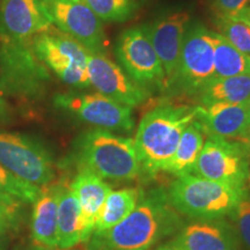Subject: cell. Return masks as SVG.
<instances>
[{
    "instance_id": "7a4b0ae2",
    "label": "cell",
    "mask_w": 250,
    "mask_h": 250,
    "mask_svg": "<svg viewBox=\"0 0 250 250\" xmlns=\"http://www.w3.org/2000/svg\"><path fill=\"white\" fill-rule=\"evenodd\" d=\"M197 105H160L140 121L134 137L142 173L153 177L165 171L173 158L183 131L196 120Z\"/></svg>"
},
{
    "instance_id": "8992f818",
    "label": "cell",
    "mask_w": 250,
    "mask_h": 250,
    "mask_svg": "<svg viewBox=\"0 0 250 250\" xmlns=\"http://www.w3.org/2000/svg\"><path fill=\"white\" fill-rule=\"evenodd\" d=\"M34 52L62 83L78 88L90 86L87 62L90 52L52 24L31 40Z\"/></svg>"
},
{
    "instance_id": "6da1fadb",
    "label": "cell",
    "mask_w": 250,
    "mask_h": 250,
    "mask_svg": "<svg viewBox=\"0 0 250 250\" xmlns=\"http://www.w3.org/2000/svg\"><path fill=\"white\" fill-rule=\"evenodd\" d=\"M183 226L167 191L155 188L142 192L138 204L123 221L104 232H94L88 240V250H149L179 233Z\"/></svg>"
},
{
    "instance_id": "7c38bea8",
    "label": "cell",
    "mask_w": 250,
    "mask_h": 250,
    "mask_svg": "<svg viewBox=\"0 0 250 250\" xmlns=\"http://www.w3.org/2000/svg\"><path fill=\"white\" fill-rule=\"evenodd\" d=\"M52 24L71 36L90 54L102 52L105 35L102 21L83 0H43Z\"/></svg>"
},
{
    "instance_id": "83f0119b",
    "label": "cell",
    "mask_w": 250,
    "mask_h": 250,
    "mask_svg": "<svg viewBox=\"0 0 250 250\" xmlns=\"http://www.w3.org/2000/svg\"><path fill=\"white\" fill-rule=\"evenodd\" d=\"M233 220V226L235 228L240 241L250 250V192L248 191L237 203L234 210L229 214Z\"/></svg>"
},
{
    "instance_id": "836d02e7",
    "label": "cell",
    "mask_w": 250,
    "mask_h": 250,
    "mask_svg": "<svg viewBox=\"0 0 250 250\" xmlns=\"http://www.w3.org/2000/svg\"><path fill=\"white\" fill-rule=\"evenodd\" d=\"M156 250H179V249L175 248V247L169 242V243H166V245L160 246Z\"/></svg>"
},
{
    "instance_id": "3957f363",
    "label": "cell",
    "mask_w": 250,
    "mask_h": 250,
    "mask_svg": "<svg viewBox=\"0 0 250 250\" xmlns=\"http://www.w3.org/2000/svg\"><path fill=\"white\" fill-rule=\"evenodd\" d=\"M72 161L101 179L132 181L142 174V166L132 139L108 130H92L78 137Z\"/></svg>"
},
{
    "instance_id": "30bf717a",
    "label": "cell",
    "mask_w": 250,
    "mask_h": 250,
    "mask_svg": "<svg viewBox=\"0 0 250 250\" xmlns=\"http://www.w3.org/2000/svg\"><path fill=\"white\" fill-rule=\"evenodd\" d=\"M55 105L102 130L129 133L134 127L132 110L101 93H67L55 96Z\"/></svg>"
},
{
    "instance_id": "484cf974",
    "label": "cell",
    "mask_w": 250,
    "mask_h": 250,
    "mask_svg": "<svg viewBox=\"0 0 250 250\" xmlns=\"http://www.w3.org/2000/svg\"><path fill=\"white\" fill-rule=\"evenodd\" d=\"M215 26L218 34L234 48L250 57V28L246 23L233 17L215 15Z\"/></svg>"
},
{
    "instance_id": "ab89813d",
    "label": "cell",
    "mask_w": 250,
    "mask_h": 250,
    "mask_svg": "<svg viewBox=\"0 0 250 250\" xmlns=\"http://www.w3.org/2000/svg\"><path fill=\"white\" fill-rule=\"evenodd\" d=\"M68 250H70V249H68Z\"/></svg>"
},
{
    "instance_id": "44dd1931",
    "label": "cell",
    "mask_w": 250,
    "mask_h": 250,
    "mask_svg": "<svg viewBox=\"0 0 250 250\" xmlns=\"http://www.w3.org/2000/svg\"><path fill=\"white\" fill-rule=\"evenodd\" d=\"M202 105L214 103L242 104L250 100V74L213 78L197 93Z\"/></svg>"
},
{
    "instance_id": "4316f807",
    "label": "cell",
    "mask_w": 250,
    "mask_h": 250,
    "mask_svg": "<svg viewBox=\"0 0 250 250\" xmlns=\"http://www.w3.org/2000/svg\"><path fill=\"white\" fill-rule=\"evenodd\" d=\"M0 191L34 204L40 195L41 188L18 179L0 166Z\"/></svg>"
},
{
    "instance_id": "ffe728a7",
    "label": "cell",
    "mask_w": 250,
    "mask_h": 250,
    "mask_svg": "<svg viewBox=\"0 0 250 250\" xmlns=\"http://www.w3.org/2000/svg\"><path fill=\"white\" fill-rule=\"evenodd\" d=\"M81 208L71 184L58 183L57 234L58 248L72 249L81 242Z\"/></svg>"
},
{
    "instance_id": "d6986e66",
    "label": "cell",
    "mask_w": 250,
    "mask_h": 250,
    "mask_svg": "<svg viewBox=\"0 0 250 250\" xmlns=\"http://www.w3.org/2000/svg\"><path fill=\"white\" fill-rule=\"evenodd\" d=\"M57 212L58 184L42 187L34 203L31 217V235L40 249L54 250L58 248Z\"/></svg>"
},
{
    "instance_id": "ac0fdd59",
    "label": "cell",
    "mask_w": 250,
    "mask_h": 250,
    "mask_svg": "<svg viewBox=\"0 0 250 250\" xmlns=\"http://www.w3.org/2000/svg\"><path fill=\"white\" fill-rule=\"evenodd\" d=\"M81 208V242H88L95 228L105 199L111 188L103 179L86 168H78V173L71 182Z\"/></svg>"
},
{
    "instance_id": "f35d334b",
    "label": "cell",
    "mask_w": 250,
    "mask_h": 250,
    "mask_svg": "<svg viewBox=\"0 0 250 250\" xmlns=\"http://www.w3.org/2000/svg\"><path fill=\"white\" fill-rule=\"evenodd\" d=\"M248 152H249V156H250V148L248 149Z\"/></svg>"
},
{
    "instance_id": "52a82bcc",
    "label": "cell",
    "mask_w": 250,
    "mask_h": 250,
    "mask_svg": "<svg viewBox=\"0 0 250 250\" xmlns=\"http://www.w3.org/2000/svg\"><path fill=\"white\" fill-rule=\"evenodd\" d=\"M0 166L18 179L40 188L55 179L50 152L39 140L21 133L0 131Z\"/></svg>"
},
{
    "instance_id": "2e32d148",
    "label": "cell",
    "mask_w": 250,
    "mask_h": 250,
    "mask_svg": "<svg viewBox=\"0 0 250 250\" xmlns=\"http://www.w3.org/2000/svg\"><path fill=\"white\" fill-rule=\"evenodd\" d=\"M195 121L205 136L243 144L249 127V111L247 103L197 105Z\"/></svg>"
},
{
    "instance_id": "9a60e30c",
    "label": "cell",
    "mask_w": 250,
    "mask_h": 250,
    "mask_svg": "<svg viewBox=\"0 0 250 250\" xmlns=\"http://www.w3.org/2000/svg\"><path fill=\"white\" fill-rule=\"evenodd\" d=\"M190 13L177 11L145 26L166 76V87L170 83L179 64L181 49L190 21Z\"/></svg>"
},
{
    "instance_id": "603a6c76",
    "label": "cell",
    "mask_w": 250,
    "mask_h": 250,
    "mask_svg": "<svg viewBox=\"0 0 250 250\" xmlns=\"http://www.w3.org/2000/svg\"><path fill=\"white\" fill-rule=\"evenodd\" d=\"M142 192L137 188H127L109 193L94 232H104L123 221L138 204Z\"/></svg>"
},
{
    "instance_id": "5b68a950",
    "label": "cell",
    "mask_w": 250,
    "mask_h": 250,
    "mask_svg": "<svg viewBox=\"0 0 250 250\" xmlns=\"http://www.w3.org/2000/svg\"><path fill=\"white\" fill-rule=\"evenodd\" d=\"M50 81L48 67L37 58L30 41L1 40L0 90L19 99L40 98Z\"/></svg>"
},
{
    "instance_id": "1f68e13d",
    "label": "cell",
    "mask_w": 250,
    "mask_h": 250,
    "mask_svg": "<svg viewBox=\"0 0 250 250\" xmlns=\"http://www.w3.org/2000/svg\"><path fill=\"white\" fill-rule=\"evenodd\" d=\"M233 18L242 21L243 23H246L247 26L250 28V6H247V7L242 8L241 11L237 12L235 15H233Z\"/></svg>"
},
{
    "instance_id": "d6a6232c",
    "label": "cell",
    "mask_w": 250,
    "mask_h": 250,
    "mask_svg": "<svg viewBox=\"0 0 250 250\" xmlns=\"http://www.w3.org/2000/svg\"><path fill=\"white\" fill-rule=\"evenodd\" d=\"M247 107H248V111H249V127H248V132H247V137H246L245 143H243V145L246 146L247 151H248L250 148V100L248 101V103H247Z\"/></svg>"
},
{
    "instance_id": "9c48e42d",
    "label": "cell",
    "mask_w": 250,
    "mask_h": 250,
    "mask_svg": "<svg viewBox=\"0 0 250 250\" xmlns=\"http://www.w3.org/2000/svg\"><path fill=\"white\" fill-rule=\"evenodd\" d=\"M191 174L215 182L248 188L249 153L242 143L208 137Z\"/></svg>"
},
{
    "instance_id": "7402d4cb",
    "label": "cell",
    "mask_w": 250,
    "mask_h": 250,
    "mask_svg": "<svg viewBox=\"0 0 250 250\" xmlns=\"http://www.w3.org/2000/svg\"><path fill=\"white\" fill-rule=\"evenodd\" d=\"M205 137V133L196 121L188 125L183 131L173 158L166 166V173L175 175L176 177L191 174L193 166L204 145Z\"/></svg>"
},
{
    "instance_id": "e575fe53",
    "label": "cell",
    "mask_w": 250,
    "mask_h": 250,
    "mask_svg": "<svg viewBox=\"0 0 250 250\" xmlns=\"http://www.w3.org/2000/svg\"><path fill=\"white\" fill-rule=\"evenodd\" d=\"M4 112H5V103H4V101H2L1 96H0V116H1Z\"/></svg>"
},
{
    "instance_id": "8fae6325",
    "label": "cell",
    "mask_w": 250,
    "mask_h": 250,
    "mask_svg": "<svg viewBox=\"0 0 250 250\" xmlns=\"http://www.w3.org/2000/svg\"><path fill=\"white\" fill-rule=\"evenodd\" d=\"M117 61L125 73L143 87H166V76L145 26L124 30L116 43Z\"/></svg>"
},
{
    "instance_id": "4dcf8cb0",
    "label": "cell",
    "mask_w": 250,
    "mask_h": 250,
    "mask_svg": "<svg viewBox=\"0 0 250 250\" xmlns=\"http://www.w3.org/2000/svg\"><path fill=\"white\" fill-rule=\"evenodd\" d=\"M17 223L13 220H11V219H8L7 217H5V215H1L0 214V234H4L7 232V230L12 229V228H14L17 226Z\"/></svg>"
},
{
    "instance_id": "d590c367",
    "label": "cell",
    "mask_w": 250,
    "mask_h": 250,
    "mask_svg": "<svg viewBox=\"0 0 250 250\" xmlns=\"http://www.w3.org/2000/svg\"><path fill=\"white\" fill-rule=\"evenodd\" d=\"M1 235V234H0ZM0 250H4V243H2V239L0 237Z\"/></svg>"
},
{
    "instance_id": "5bb4252c",
    "label": "cell",
    "mask_w": 250,
    "mask_h": 250,
    "mask_svg": "<svg viewBox=\"0 0 250 250\" xmlns=\"http://www.w3.org/2000/svg\"><path fill=\"white\" fill-rule=\"evenodd\" d=\"M52 26L43 0H1L0 40L30 41Z\"/></svg>"
},
{
    "instance_id": "d4e9b609",
    "label": "cell",
    "mask_w": 250,
    "mask_h": 250,
    "mask_svg": "<svg viewBox=\"0 0 250 250\" xmlns=\"http://www.w3.org/2000/svg\"><path fill=\"white\" fill-rule=\"evenodd\" d=\"M101 21L123 22L136 11L134 0H83Z\"/></svg>"
},
{
    "instance_id": "cb8c5ba5",
    "label": "cell",
    "mask_w": 250,
    "mask_h": 250,
    "mask_svg": "<svg viewBox=\"0 0 250 250\" xmlns=\"http://www.w3.org/2000/svg\"><path fill=\"white\" fill-rule=\"evenodd\" d=\"M250 74V57L214 33V78Z\"/></svg>"
},
{
    "instance_id": "e0dca14e",
    "label": "cell",
    "mask_w": 250,
    "mask_h": 250,
    "mask_svg": "<svg viewBox=\"0 0 250 250\" xmlns=\"http://www.w3.org/2000/svg\"><path fill=\"white\" fill-rule=\"evenodd\" d=\"M239 241L232 224L215 219L186 225L170 243L179 250H239Z\"/></svg>"
},
{
    "instance_id": "f1b7e54d",
    "label": "cell",
    "mask_w": 250,
    "mask_h": 250,
    "mask_svg": "<svg viewBox=\"0 0 250 250\" xmlns=\"http://www.w3.org/2000/svg\"><path fill=\"white\" fill-rule=\"evenodd\" d=\"M21 203L15 196L0 191V214L5 215L11 220L19 223Z\"/></svg>"
},
{
    "instance_id": "4fadbf2b",
    "label": "cell",
    "mask_w": 250,
    "mask_h": 250,
    "mask_svg": "<svg viewBox=\"0 0 250 250\" xmlns=\"http://www.w3.org/2000/svg\"><path fill=\"white\" fill-rule=\"evenodd\" d=\"M87 73L90 86L99 93L130 108L138 107L149 96L147 88L134 83L120 65L102 52L89 54Z\"/></svg>"
},
{
    "instance_id": "277c9868",
    "label": "cell",
    "mask_w": 250,
    "mask_h": 250,
    "mask_svg": "<svg viewBox=\"0 0 250 250\" xmlns=\"http://www.w3.org/2000/svg\"><path fill=\"white\" fill-rule=\"evenodd\" d=\"M248 191V188L187 174L170 183L167 196L179 213L197 220H215L229 215Z\"/></svg>"
},
{
    "instance_id": "74e56055",
    "label": "cell",
    "mask_w": 250,
    "mask_h": 250,
    "mask_svg": "<svg viewBox=\"0 0 250 250\" xmlns=\"http://www.w3.org/2000/svg\"><path fill=\"white\" fill-rule=\"evenodd\" d=\"M71 1H79V0H71Z\"/></svg>"
},
{
    "instance_id": "8d00e7d4",
    "label": "cell",
    "mask_w": 250,
    "mask_h": 250,
    "mask_svg": "<svg viewBox=\"0 0 250 250\" xmlns=\"http://www.w3.org/2000/svg\"><path fill=\"white\" fill-rule=\"evenodd\" d=\"M249 170H250V156H249Z\"/></svg>"
},
{
    "instance_id": "ba28073f",
    "label": "cell",
    "mask_w": 250,
    "mask_h": 250,
    "mask_svg": "<svg viewBox=\"0 0 250 250\" xmlns=\"http://www.w3.org/2000/svg\"><path fill=\"white\" fill-rule=\"evenodd\" d=\"M214 78V33L201 23L187 30L175 76L167 88L197 94Z\"/></svg>"
},
{
    "instance_id": "f546056e",
    "label": "cell",
    "mask_w": 250,
    "mask_h": 250,
    "mask_svg": "<svg viewBox=\"0 0 250 250\" xmlns=\"http://www.w3.org/2000/svg\"><path fill=\"white\" fill-rule=\"evenodd\" d=\"M250 0H212L215 15L233 17L237 12L248 6Z\"/></svg>"
}]
</instances>
